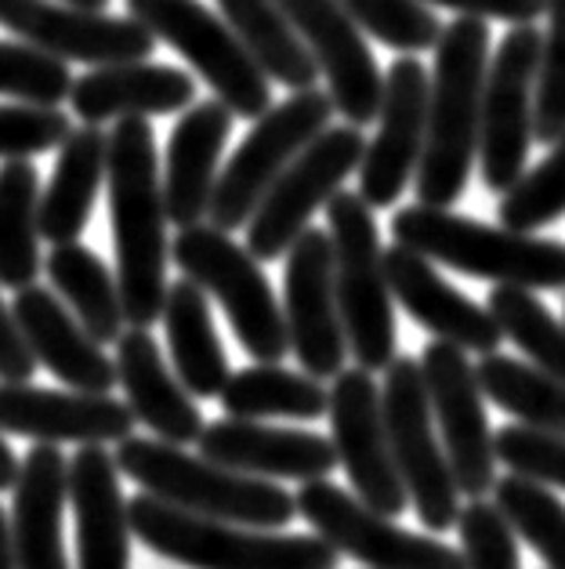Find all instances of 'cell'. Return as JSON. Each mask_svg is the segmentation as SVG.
<instances>
[{
    "mask_svg": "<svg viewBox=\"0 0 565 569\" xmlns=\"http://www.w3.org/2000/svg\"><path fill=\"white\" fill-rule=\"evenodd\" d=\"M421 367L457 490L467 497H486L497 482V447H493L486 418V392H482L472 359L461 345L435 338L424 349Z\"/></svg>",
    "mask_w": 565,
    "mask_h": 569,
    "instance_id": "14",
    "label": "cell"
},
{
    "mask_svg": "<svg viewBox=\"0 0 565 569\" xmlns=\"http://www.w3.org/2000/svg\"><path fill=\"white\" fill-rule=\"evenodd\" d=\"M19 461H16V453H11V447L4 439H0V493L4 490H16V479H19Z\"/></svg>",
    "mask_w": 565,
    "mask_h": 569,
    "instance_id": "47",
    "label": "cell"
},
{
    "mask_svg": "<svg viewBox=\"0 0 565 569\" xmlns=\"http://www.w3.org/2000/svg\"><path fill=\"white\" fill-rule=\"evenodd\" d=\"M131 533L149 551L189 569H337L341 551L320 533H269L258 526L206 519L153 493L128 505Z\"/></svg>",
    "mask_w": 565,
    "mask_h": 569,
    "instance_id": "3",
    "label": "cell"
},
{
    "mask_svg": "<svg viewBox=\"0 0 565 569\" xmlns=\"http://www.w3.org/2000/svg\"><path fill=\"white\" fill-rule=\"evenodd\" d=\"M280 4L326 77L337 113L355 128L374 123L384 99V73L363 40L360 22L341 8V0H280Z\"/></svg>",
    "mask_w": 565,
    "mask_h": 569,
    "instance_id": "19",
    "label": "cell"
},
{
    "mask_svg": "<svg viewBox=\"0 0 565 569\" xmlns=\"http://www.w3.org/2000/svg\"><path fill=\"white\" fill-rule=\"evenodd\" d=\"M174 266L225 309L243 352L258 363H283L291 352L283 305L258 258L218 226H185L171 243Z\"/></svg>",
    "mask_w": 565,
    "mask_h": 569,
    "instance_id": "7",
    "label": "cell"
},
{
    "mask_svg": "<svg viewBox=\"0 0 565 569\" xmlns=\"http://www.w3.org/2000/svg\"><path fill=\"white\" fill-rule=\"evenodd\" d=\"M326 221L330 243H334V287L349 356H355V363L370 373L389 370L398 335L374 207L360 192L341 189L326 203Z\"/></svg>",
    "mask_w": 565,
    "mask_h": 569,
    "instance_id": "6",
    "label": "cell"
},
{
    "mask_svg": "<svg viewBox=\"0 0 565 569\" xmlns=\"http://www.w3.org/2000/svg\"><path fill=\"white\" fill-rule=\"evenodd\" d=\"M395 243L450 266L475 280L512 283L526 290H565V243L507 226H482L450 207H403L392 218Z\"/></svg>",
    "mask_w": 565,
    "mask_h": 569,
    "instance_id": "5",
    "label": "cell"
},
{
    "mask_svg": "<svg viewBox=\"0 0 565 569\" xmlns=\"http://www.w3.org/2000/svg\"><path fill=\"white\" fill-rule=\"evenodd\" d=\"M428 91L432 77L413 54H403L384 73L377 134L366 142L360 163V197L370 207H392L417 174L428 138Z\"/></svg>",
    "mask_w": 565,
    "mask_h": 569,
    "instance_id": "18",
    "label": "cell"
},
{
    "mask_svg": "<svg viewBox=\"0 0 565 569\" xmlns=\"http://www.w3.org/2000/svg\"><path fill=\"white\" fill-rule=\"evenodd\" d=\"M109 211L117 240V283L131 327H153L168 301V203L153 123L120 117L109 131Z\"/></svg>",
    "mask_w": 565,
    "mask_h": 569,
    "instance_id": "1",
    "label": "cell"
},
{
    "mask_svg": "<svg viewBox=\"0 0 565 569\" xmlns=\"http://www.w3.org/2000/svg\"><path fill=\"white\" fill-rule=\"evenodd\" d=\"M163 330H168L174 373L182 378L196 399H218L229 381V359L222 349V338L214 330L206 290L192 283L189 276L168 287L163 301Z\"/></svg>",
    "mask_w": 565,
    "mask_h": 569,
    "instance_id": "30",
    "label": "cell"
},
{
    "mask_svg": "<svg viewBox=\"0 0 565 569\" xmlns=\"http://www.w3.org/2000/svg\"><path fill=\"white\" fill-rule=\"evenodd\" d=\"M366 152L363 128L341 123L326 128L305 152L272 182L258 211L246 221V251L258 261H275L309 229V218L337 197L341 186L360 171Z\"/></svg>",
    "mask_w": 565,
    "mask_h": 569,
    "instance_id": "11",
    "label": "cell"
},
{
    "mask_svg": "<svg viewBox=\"0 0 565 569\" xmlns=\"http://www.w3.org/2000/svg\"><path fill=\"white\" fill-rule=\"evenodd\" d=\"M69 4H77V8H94V11H105V8H109V0H69Z\"/></svg>",
    "mask_w": 565,
    "mask_h": 569,
    "instance_id": "49",
    "label": "cell"
},
{
    "mask_svg": "<svg viewBox=\"0 0 565 569\" xmlns=\"http://www.w3.org/2000/svg\"><path fill=\"white\" fill-rule=\"evenodd\" d=\"M486 309L501 323L504 338L533 359V367L565 381V323L551 316L544 301H536L533 290L497 283Z\"/></svg>",
    "mask_w": 565,
    "mask_h": 569,
    "instance_id": "37",
    "label": "cell"
},
{
    "mask_svg": "<svg viewBox=\"0 0 565 569\" xmlns=\"http://www.w3.org/2000/svg\"><path fill=\"white\" fill-rule=\"evenodd\" d=\"M73 91L65 59L26 40H0V94L22 106H59Z\"/></svg>",
    "mask_w": 565,
    "mask_h": 569,
    "instance_id": "38",
    "label": "cell"
},
{
    "mask_svg": "<svg viewBox=\"0 0 565 569\" xmlns=\"http://www.w3.org/2000/svg\"><path fill=\"white\" fill-rule=\"evenodd\" d=\"M69 501V461L59 442L26 453L11 505V540L19 569H69L62 551V511Z\"/></svg>",
    "mask_w": 565,
    "mask_h": 569,
    "instance_id": "28",
    "label": "cell"
},
{
    "mask_svg": "<svg viewBox=\"0 0 565 569\" xmlns=\"http://www.w3.org/2000/svg\"><path fill=\"white\" fill-rule=\"evenodd\" d=\"M297 516L341 555L366 569H467L464 551L438 545L432 537L398 530L395 519L381 516L360 497L326 479H312L297 490Z\"/></svg>",
    "mask_w": 565,
    "mask_h": 569,
    "instance_id": "13",
    "label": "cell"
},
{
    "mask_svg": "<svg viewBox=\"0 0 565 569\" xmlns=\"http://www.w3.org/2000/svg\"><path fill=\"white\" fill-rule=\"evenodd\" d=\"M341 8L360 22V30L403 54L438 44L443 26L424 0H341Z\"/></svg>",
    "mask_w": 565,
    "mask_h": 569,
    "instance_id": "40",
    "label": "cell"
},
{
    "mask_svg": "<svg viewBox=\"0 0 565 569\" xmlns=\"http://www.w3.org/2000/svg\"><path fill=\"white\" fill-rule=\"evenodd\" d=\"M384 272H389L392 298L403 305L413 323L424 327L428 335L453 341V345H461L464 352H478V356H490L501 349L504 330L497 319H493V312L482 309L464 290L450 287L432 266V258L395 243L384 251Z\"/></svg>",
    "mask_w": 565,
    "mask_h": 569,
    "instance_id": "21",
    "label": "cell"
},
{
    "mask_svg": "<svg viewBox=\"0 0 565 569\" xmlns=\"http://www.w3.org/2000/svg\"><path fill=\"white\" fill-rule=\"evenodd\" d=\"M40 174L26 157L0 163V287L22 290L40 276Z\"/></svg>",
    "mask_w": 565,
    "mask_h": 569,
    "instance_id": "34",
    "label": "cell"
},
{
    "mask_svg": "<svg viewBox=\"0 0 565 569\" xmlns=\"http://www.w3.org/2000/svg\"><path fill=\"white\" fill-rule=\"evenodd\" d=\"M105 163L109 134L99 123H84L65 134L51 182L40 192V240L51 247L80 240L105 182Z\"/></svg>",
    "mask_w": 565,
    "mask_h": 569,
    "instance_id": "29",
    "label": "cell"
},
{
    "mask_svg": "<svg viewBox=\"0 0 565 569\" xmlns=\"http://www.w3.org/2000/svg\"><path fill=\"white\" fill-rule=\"evenodd\" d=\"M475 373L486 399L497 402L515 421L541 428V432L565 436V381L501 352L482 356Z\"/></svg>",
    "mask_w": 565,
    "mask_h": 569,
    "instance_id": "35",
    "label": "cell"
},
{
    "mask_svg": "<svg viewBox=\"0 0 565 569\" xmlns=\"http://www.w3.org/2000/svg\"><path fill=\"white\" fill-rule=\"evenodd\" d=\"M44 272L54 295L73 309V316L88 327L94 341L109 345L123 335L128 312H123L120 283L99 254L88 251L80 240L54 243L51 254L44 258Z\"/></svg>",
    "mask_w": 565,
    "mask_h": 569,
    "instance_id": "32",
    "label": "cell"
},
{
    "mask_svg": "<svg viewBox=\"0 0 565 569\" xmlns=\"http://www.w3.org/2000/svg\"><path fill=\"white\" fill-rule=\"evenodd\" d=\"M128 16L171 44L211 84L214 99L243 120H258L272 106V80L243 40L203 0H123Z\"/></svg>",
    "mask_w": 565,
    "mask_h": 569,
    "instance_id": "8",
    "label": "cell"
},
{
    "mask_svg": "<svg viewBox=\"0 0 565 569\" xmlns=\"http://www.w3.org/2000/svg\"><path fill=\"white\" fill-rule=\"evenodd\" d=\"M218 8H222V19L232 26V33L269 73V80L291 91L315 88L320 66L286 19L280 0H218Z\"/></svg>",
    "mask_w": 565,
    "mask_h": 569,
    "instance_id": "31",
    "label": "cell"
},
{
    "mask_svg": "<svg viewBox=\"0 0 565 569\" xmlns=\"http://www.w3.org/2000/svg\"><path fill=\"white\" fill-rule=\"evenodd\" d=\"M69 505L77 516L80 569H131V516L117 457L105 453V442H84L73 453Z\"/></svg>",
    "mask_w": 565,
    "mask_h": 569,
    "instance_id": "25",
    "label": "cell"
},
{
    "mask_svg": "<svg viewBox=\"0 0 565 569\" xmlns=\"http://www.w3.org/2000/svg\"><path fill=\"white\" fill-rule=\"evenodd\" d=\"M424 4H438L475 19H501L512 26H533L547 11V0H424Z\"/></svg>",
    "mask_w": 565,
    "mask_h": 569,
    "instance_id": "45",
    "label": "cell"
},
{
    "mask_svg": "<svg viewBox=\"0 0 565 569\" xmlns=\"http://www.w3.org/2000/svg\"><path fill=\"white\" fill-rule=\"evenodd\" d=\"M457 533L467 569H522L518 533L497 505L472 497V505H464L457 516Z\"/></svg>",
    "mask_w": 565,
    "mask_h": 569,
    "instance_id": "42",
    "label": "cell"
},
{
    "mask_svg": "<svg viewBox=\"0 0 565 569\" xmlns=\"http://www.w3.org/2000/svg\"><path fill=\"white\" fill-rule=\"evenodd\" d=\"M283 319L301 370L320 381L337 378L349 359V341L334 287V243L323 229L309 226L286 251Z\"/></svg>",
    "mask_w": 565,
    "mask_h": 569,
    "instance_id": "15",
    "label": "cell"
},
{
    "mask_svg": "<svg viewBox=\"0 0 565 569\" xmlns=\"http://www.w3.org/2000/svg\"><path fill=\"white\" fill-rule=\"evenodd\" d=\"M117 385L128 396V407L157 439L189 447L203 432V413L182 378L163 363L157 338L149 327H131L117 338Z\"/></svg>",
    "mask_w": 565,
    "mask_h": 569,
    "instance_id": "27",
    "label": "cell"
},
{
    "mask_svg": "<svg viewBox=\"0 0 565 569\" xmlns=\"http://www.w3.org/2000/svg\"><path fill=\"white\" fill-rule=\"evenodd\" d=\"M493 505L547 569H565V505L551 493V486L512 471L493 482Z\"/></svg>",
    "mask_w": 565,
    "mask_h": 569,
    "instance_id": "36",
    "label": "cell"
},
{
    "mask_svg": "<svg viewBox=\"0 0 565 569\" xmlns=\"http://www.w3.org/2000/svg\"><path fill=\"white\" fill-rule=\"evenodd\" d=\"M334 113V99L320 88L294 91L286 102L269 106L254 120V128L246 131L240 149L229 157L225 171L218 174L211 214H206L211 226L225 232L243 229L275 178L291 168L309 142H315L330 128Z\"/></svg>",
    "mask_w": 565,
    "mask_h": 569,
    "instance_id": "9",
    "label": "cell"
},
{
    "mask_svg": "<svg viewBox=\"0 0 565 569\" xmlns=\"http://www.w3.org/2000/svg\"><path fill=\"white\" fill-rule=\"evenodd\" d=\"M547 33L541 40V73H536L533 142L555 146L565 134V0H547Z\"/></svg>",
    "mask_w": 565,
    "mask_h": 569,
    "instance_id": "41",
    "label": "cell"
},
{
    "mask_svg": "<svg viewBox=\"0 0 565 569\" xmlns=\"http://www.w3.org/2000/svg\"><path fill=\"white\" fill-rule=\"evenodd\" d=\"M541 40L536 26H515L501 40L486 69L482 88V123H478V171L493 192H507L533 149V113H536V73H541Z\"/></svg>",
    "mask_w": 565,
    "mask_h": 569,
    "instance_id": "12",
    "label": "cell"
},
{
    "mask_svg": "<svg viewBox=\"0 0 565 569\" xmlns=\"http://www.w3.org/2000/svg\"><path fill=\"white\" fill-rule=\"evenodd\" d=\"M0 26L26 44L88 66L138 62L157 48V37L131 16L117 19L69 0H0Z\"/></svg>",
    "mask_w": 565,
    "mask_h": 569,
    "instance_id": "17",
    "label": "cell"
},
{
    "mask_svg": "<svg viewBox=\"0 0 565 569\" xmlns=\"http://www.w3.org/2000/svg\"><path fill=\"white\" fill-rule=\"evenodd\" d=\"M37 359L16 323V312L0 301V381H30Z\"/></svg>",
    "mask_w": 565,
    "mask_h": 569,
    "instance_id": "46",
    "label": "cell"
},
{
    "mask_svg": "<svg viewBox=\"0 0 565 569\" xmlns=\"http://www.w3.org/2000/svg\"><path fill=\"white\" fill-rule=\"evenodd\" d=\"M73 131L59 106H0V160H19V157H40L65 142V134Z\"/></svg>",
    "mask_w": 565,
    "mask_h": 569,
    "instance_id": "44",
    "label": "cell"
},
{
    "mask_svg": "<svg viewBox=\"0 0 565 569\" xmlns=\"http://www.w3.org/2000/svg\"><path fill=\"white\" fill-rule=\"evenodd\" d=\"M11 312L33 359L62 385L77 392H109L117 385V359L102 352V341L88 335V327L59 295L30 283L16 290Z\"/></svg>",
    "mask_w": 565,
    "mask_h": 569,
    "instance_id": "23",
    "label": "cell"
},
{
    "mask_svg": "<svg viewBox=\"0 0 565 569\" xmlns=\"http://www.w3.org/2000/svg\"><path fill=\"white\" fill-rule=\"evenodd\" d=\"M384 428H389V447L395 457L398 479L406 486L410 505L417 508L421 522L432 533H446L457 526V479L450 471V457L443 439L435 436L432 399L424 385V367L413 356H395L384 370L381 388Z\"/></svg>",
    "mask_w": 565,
    "mask_h": 569,
    "instance_id": "10",
    "label": "cell"
},
{
    "mask_svg": "<svg viewBox=\"0 0 565 569\" xmlns=\"http://www.w3.org/2000/svg\"><path fill=\"white\" fill-rule=\"evenodd\" d=\"M196 447L206 461H218L261 479L312 482L326 479L341 465L330 439L301 432V428H269L251 418H225L203 425Z\"/></svg>",
    "mask_w": 565,
    "mask_h": 569,
    "instance_id": "22",
    "label": "cell"
},
{
    "mask_svg": "<svg viewBox=\"0 0 565 569\" xmlns=\"http://www.w3.org/2000/svg\"><path fill=\"white\" fill-rule=\"evenodd\" d=\"M128 402L109 392H54L30 381H0V432L37 442H120L134 432Z\"/></svg>",
    "mask_w": 565,
    "mask_h": 569,
    "instance_id": "20",
    "label": "cell"
},
{
    "mask_svg": "<svg viewBox=\"0 0 565 569\" xmlns=\"http://www.w3.org/2000/svg\"><path fill=\"white\" fill-rule=\"evenodd\" d=\"M73 113L84 123L120 120V117H168L185 113L196 102V80L178 66L160 62H109L73 80L69 91Z\"/></svg>",
    "mask_w": 565,
    "mask_h": 569,
    "instance_id": "26",
    "label": "cell"
},
{
    "mask_svg": "<svg viewBox=\"0 0 565 569\" xmlns=\"http://www.w3.org/2000/svg\"><path fill=\"white\" fill-rule=\"evenodd\" d=\"M113 457L123 476L142 486L145 493L206 519L280 530L297 516L294 493H286L272 479L206 461L203 453L189 457L174 442L128 436L117 442Z\"/></svg>",
    "mask_w": 565,
    "mask_h": 569,
    "instance_id": "4",
    "label": "cell"
},
{
    "mask_svg": "<svg viewBox=\"0 0 565 569\" xmlns=\"http://www.w3.org/2000/svg\"><path fill=\"white\" fill-rule=\"evenodd\" d=\"M0 569H19L16 559V540H11V519L0 508Z\"/></svg>",
    "mask_w": 565,
    "mask_h": 569,
    "instance_id": "48",
    "label": "cell"
},
{
    "mask_svg": "<svg viewBox=\"0 0 565 569\" xmlns=\"http://www.w3.org/2000/svg\"><path fill=\"white\" fill-rule=\"evenodd\" d=\"M497 211L501 226L518 232H536L565 214V134L533 171H522L518 182L504 192Z\"/></svg>",
    "mask_w": 565,
    "mask_h": 569,
    "instance_id": "39",
    "label": "cell"
},
{
    "mask_svg": "<svg viewBox=\"0 0 565 569\" xmlns=\"http://www.w3.org/2000/svg\"><path fill=\"white\" fill-rule=\"evenodd\" d=\"M232 123L236 113L218 99L192 102L185 117L174 123L168 160H163V203L178 229L200 226L211 214L214 186L222 174L218 163H222Z\"/></svg>",
    "mask_w": 565,
    "mask_h": 569,
    "instance_id": "24",
    "label": "cell"
},
{
    "mask_svg": "<svg viewBox=\"0 0 565 569\" xmlns=\"http://www.w3.org/2000/svg\"><path fill=\"white\" fill-rule=\"evenodd\" d=\"M222 407L229 418H297L315 421L330 413V388L312 373L283 370L280 363H258L229 373L222 388Z\"/></svg>",
    "mask_w": 565,
    "mask_h": 569,
    "instance_id": "33",
    "label": "cell"
},
{
    "mask_svg": "<svg viewBox=\"0 0 565 569\" xmlns=\"http://www.w3.org/2000/svg\"><path fill=\"white\" fill-rule=\"evenodd\" d=\"M490 69L486 19H453L435 44V69L428 91V138L421 168L413 174L417 203L453 207L467 189L478 152L482 88Z\"/></svg>",
    "mask_w": 565,
    "mask_h": 569,
    "instance_id": "2",
    "label": "cell"
},
{
    "mask_svg": "<svg viewBox=\"0 0 565 569\" xmlns=\"http://www.w3.org/2000/svg\"><path fill=\"white\" fill-rule=\"evenodd\" d=\"M493 447H497V461H504L507 471L565 490V436L541 432V428L518 421L501 428L493 436Z\"/></svg>",
    "mask_w": 565,
    "mask_h": 569,
    "instance_id": "43",
    "label": "cell"
},
{
    "mask_svg": "<svg viewBox=\"0 0 565 569\" xmlns=\"http://www.w3.org/2000/svg\"><path fill=\"white\" fill-rule=\"evenodd\" d=\"M330 428L341 468L349 471L355 497L381 516H403L410 497L398 479L395 457L389 447V428H384L381 388L370 378V370H341L330 388Z\"/></svg>",
    "mask_w": 565,
    "mask_h": 569,
    "instance_id": "16",
    "label": "cell"
}]
</instances>
